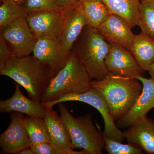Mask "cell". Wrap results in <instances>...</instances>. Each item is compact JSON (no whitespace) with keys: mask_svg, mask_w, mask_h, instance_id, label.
Returning <instances> with one entry per match:
<instances>
[{"mask_svg":"<svg viewBox=\"0 0 154 154\" xmlns=\"http://www.w3.org/2000/svg\"><path fill=\"white\" fill-rule=\"evenodd\" d=\"M60 116L68 131L74 149L85 150L89 154H102L105 143L102 132L95 126L91 114L75 117L63 102L57 105Z\"/></svg>","mask_w":154,"mask_h":154,"instance_id":"obj_5","label":"cell"},{"mask_svg":"<svg viewBox=\"0 0 154 154\" xmlns=\"http://www.w3.org/2000/svg\"><path fill=\"white\" fill-rule=\"evenodd\" d=\"M92 86L105 98L115 121L133 106L143 90L137 79L112 74L102 80H93Z\"/></svg>","mask_w":154,"mask_h":154,"instance_id":"obj_1","label":"cell"},{"mask_svg":"<svg viewBox=\"0 0 154 154\" xmlns=\"http://www.w3.org/2000/svg\"><path fill=\"white\" fill-rule=\"evenodd\" d=\"M24 123L31 144L51 143L44 118H34L25 116Z\"/></svg>","mask_w":154,"mask_h":154,"instance_id":"obj_21","label":"cell"},{"mask_svg":"<svg viewBox=\"0 0 154 154\" xmlns=\"http://www.w3.org/2000/svg\"><path fill=\"white\" fill-rule=\"evenodd\" d=\"M110 51L105 59L109 74L128 78L143 76L146 71L142 68L129 50L117 43H110Z\"/></svg>","mask_w":154,"mask_h":154,"instance_id":"obj_9","label":"cell"},{"mask_svg":"<svg viewBox=\"0 0 154 154\" xmlns=\"http://www.w3.org/2000/svg\"><path fill=\"white\" fill-rule=\"evenodd\" d=\"M28 15L45 11L62 12L55 0H26L22 5Z\"/></svg>","mask_w":154,"mask_h":154,"instance_id":"obj_25","label":"cell"},{"mask_svg":"<svg viewBox=\"0 0 154 154\" xmlns=\"http://www.w3.org/2000/svg\"><path fill=\"white\" fill-rule=\"evenodd\" d=\"M80 0H55L56 4L61 11L68 9L76 5Z\"/></svg>","mask_w":154,"mask_h":154,"instance_id":"obj_28","label":"cell"},{"mask_svg":"<svg viewBox=\"0 0 154 154\" xmlns=\"http://www.w3.org/2000/svg\"><path fill=\"white\" fill-rule=\"evenodd\" d=\"M44 119L47 125L51 143L57 154H65L72 147L68 131L60 115L52 108L45 109Z\"/></svg>","mask_w":154,"mask_h":154,"instance_id":"obj_17","label":"cell"},{"mask_svg":"<svg viewBox=\"0 0 154 154\" xmlns=\"http://www.w3.org/2000/svg\"><path fill=\"white\" fill-rule=\"evenodd\" d=\"M96 29L109 43L121 45L129 50L134 34L129 24L121 17L110 14Z\"/></svg>","mask_w":154,"mask_h":154,"instance_id":"obj_14","label":"cell"},{"mask_svg":"<svg viewBox=\"0 0 154 154\" xmlns=\"http://www.w3.org/2000/svg\"><path fill=\"white\" fill-rule=\"evenodd\" d=\"M33 154H57L51 143H42L32 145L30 147Z\"/></svg>","mask_w":154,"mask_h":154,"instance_id":"obj_27","label":"cell"},{"mask_svg":"<svg viewBox=\"0 0 154 154\" xmlns=\"http://www.w3.org/2000/svg\"><path fill=\"white\" fill-rule=\"evenodd\" d=\"M16 2L18 3L20 5L22 6L25 2L26 0H14Z\"/></svg>","mask_w":154,"mask_h":154,"instance_id":"obj_31","label":"cell"},{"mask_svg":"<svg viewBox=\"0 0 154 154\" xmlns=\"http://www.w3.org/2000/svg\"><path fill=\"white\" fill-rule=\"evenodd\" d=\"M85 14L87 25L97 28L110 14L102 0H80L78 2Z\"/></svg>","mask_w":154,"mask_h":154,"instance_id":"obj_20","label":"cell"},{"mask_svg":"<svg viewBox=\"0 0 154 154\" xmlns=\"http://www.w3.org/2000/svg\"><path fill=\"white\" fill-rule=\"evenodd\" d=\"M19 154H33V152H32V150L30 149V147L27 148L23 149L22 151H21Z\"/></svg>","mask_w":154,"mask_h":154,"instance_id":"obj_29","label":"cell"},{"mask_svg":"<svg viewBox=\"0 0 154 154\" xmlns=\"http://www.w3.org/2000/svg\"><path fill=\"white\" fill-rule=\"evenodd\" d=\"M26 19L29 28L37 39L57 37L61 30L62 12H37L28 15Z\"/></svg>","mask_w":154,"mask_h":154,"instance_id":"obj_13","label":"cell"},{"mask_svg":"<svg viewBox=\"0 0 154 154\" xmlns=\"http://www.w3.org/2000/svg\"><path fill=\"white\" fill-rule=\"evenodd\" d=\"M25 116L24 114L19 112L11 113V123L0 135V146L5 153L18 154L32 145L25 129Z\"/></svg>","mask_w":154,"mask_h":154,"instance_id":"obj_10","label":"cell"},{"mask_svg":"<svg viewBox=\"0 0 154 154\" xmlns=\"http://www.w3.org/2000/svg\"><path fill=\"white\" fill-rule=\"evenodd\" d=\"M102 134L105 140V149L109 154H143L141 149L132 144L122 143L121 142L107 137L103 132Z\"/></svg>","mask_w":154,"mask_h":154,"instance_id":"obj_24","label":"cell"},{"mask_svg":"<svg viewBox=\"0 0 154 154\" xmlns=\"http://www.w3.org/2000/svg\"><path fill=\"white\" fill-rule=\"evenodd\" d=\"M61 30L57 37L65 54L69 57L74 45L87 25L85 16L78 3L62 11Z\"/></svg>","mask_w":154,"mask_h":154,"instance_id":"obj_8","label":"cell"},{"mask_svg":"<svg viewBox=\"0 0 154 154\" xmlns=\"http://www.w3.org/2000/svg\"><path fill=\"white\" fill-rule=\"evenodd\" d=\"M0 75L14 80L25 89L28 98L38 101L52 78L49 70L30 55L12 57L0 69Z\"/></svg>","mask_w":154,"mask_h":154,"instance_id":"obj_2","label":"cell"},{"mask_svg":"<svg viewBox=\"0 0 154 154\" xmlns=\"http://www.w3.org/2000/svg\"><path fill=\"white\" fill-rule=\"evenodd\" d=\"M124 131L128 143L149 154H154V120L146 116L140 119Z\"/></svg>","mask_w":154,"mask_h":154,"instance_id":"obj_16","label":"cell"},{"mask_svg":"<svg viewBox=\"0 0 154 154\" xmlns=\"http://www.w3.org/2000/svg\"><path fill=\"white\" fill-rule=\"evenodd\" d=\"M140 1H142V0H140Z\"/></svg>","mask_w":154,"mask_h":154,"instance_id":"obj_32","label":"cell"},{"mask_svg":"<svg viewBox=\"0 0 154 154\" xmlns=\"http://www.w3.org/2000/svg\"><path fill=\"white\" fill-rule=\"evenodd\" d=\"M20 85L15 83V92L11 98L0 101V112L22 113L30 117L44 118L45 108L41 102L27 98L20 90Z\"/></svg>","mask_w":154,"mask_h":154,"instance_id":"obj_15","label":"cell"},{"mask_svg":"<svg viewBox=\"0 0 154 154\" xmlns=\"http://www.w3.org/2000/svg\"><path fill=\"white\" fill-rule=\"evenodd\" d=\"M137 25L154 41V0L140 1Z\"/></svg>","mask_w":154,"mask_h":154,"instance_id":"obj_23","label":"cell"},{"mask_svg":"<svg viewBox=\"0 0 154 154\" xmlns=\"http://www.w3.org/2000/svg\"><path fill=\"white\" fill-rule=\"evenodd\" d=\"M33 54V56L49 70L52 78L65 65L69 58L62 49L57 37L37 39Z\"/></svg>","mask_w":154,"mask_h":154,"instance_id":"obj_11","label":"cell"},{"mask_svg":"<svg viewBox=\"0 0 154 154\" xmlns=\"http://www.w3.org/2000/svg\"><path fill=\"white\" fill-rule=\"evenodd\" d=\"M92 81L76 53L72 51L65 65L51 79L40 101L48 103L66 95L85 93L92 88Z\"/></svg>","mask_w":154,"mask_h":154,"instance_id":"obj_3","label":"cell"},{"mask_svg":"<svg viewBox=\"0 0 154 154\" xmlns=\"http://www.w3.org/2000/svg\"><path fill=\"white\" fill-rule=\"evenodd\" d=\"M0 30V35L8 45L13 56L23 57L33 53L37 39L29 28L26 18L16 20Z\"/></svg>","mask_w":154,"mask_h":154,"instance_id":"obj_7","label":"cell"},{"mask_svg":"<svg viewBox=\"0 0 154 154\" xmlns=\"http://www.w3.org/2000/svg\"><path fill=\"white\" fill-rule=\"evenodd\" d=\"M143 85L141 94L133 106L121 118L116 121L119 128L128 127L154 107V79H146L143 76L137 77Z\"/></svg>","mask_w":154,"mask_h":154,"instance_id":"obj_12","label":"cell"},{"mask_svg":"<svg viewBox=\"0 0 154 154\" xmlns=\"http://www.w3.org/2000/svg\"><path fill=\"white\" fill-rule=\"evenodd\" d=\"M78 101L85 103L98 110L104 121L105 128L103 133L107 137L122 142L125 139L124 132L116 125L110 113L109 106L103 96L95 88L81 94H71L61 97L58 100L48 103H42L45 109L52 108L60 102Z\"/></svg>","mask_w":154,"mask_h":154,"instance_id":"obj_6","label":"cell"},{"mask_svg":"<svg viewBox=\"0 0 154 154\" xmlns=\"http://www.w3.org/2000/svg\"><path fill=\"white\" fill-rule=\"evenodd\" d=\"M110 44L97 29L88 25L83 30L74 45L76 53L92 79L100 80L109 75L105 59Z\"/></svg>","mask_w":154,"mask_h":154,"instance_id":"obj_4","label":"cell"},{"mask_svg":"<svg viewBox=\"0 0 154 154\" xmlns=\"http://www.w3.org/2000/svg\"><path fill=\"white\" fill-rule=\"evenodd\" d=\"M148 71L151 78L154 79V63L152 65L151 67Z\"/></svg>","mask_w":154,"mask_h":154,"instance_id":"obj_30","label":"cell"},{"mask_svg":"<svg viewBox=\"0 0 154 154\" xmlns=\"http://www.w3.org/2000/svg\"><path fill=\"white\" fill-rule=\"evenodd\" d=\"M0 30L18 19L27 18L28 15L22 6L14 0H1Z\"/></svg>","mask_w":154,"mask_h":154,"instance_id":"obj_22","label":"cell"},{"mask_svg":"<svg viewBox=\"0 0 154 154\" xmlns=\"http://www.w3.org/2000/svg\"><path fill=\"white\" fill-rule=\"evenodd\" d=\"M12 57L11 48L5 40L0 35V69L5 66Z\"/></svg>","mask_w":154,"mask_h":154,"instance_id":"obj_26","label":"cell"},{"mask_svg":"<svg viewBox=\"0 0 154 154\" xmlns=\"http://www.w3.org/2000/svg\"><path fill=\"white\" fill-rule=\"evenodd\" d=\"M129 51L140 66L148 71L154 63V40L142 32L134 34Z\"/></svg>","mask_w":154,"mask_h":154,"instance_id":"obj_18","label":"cell"},{"mask_svg":"<svg viewBox=\"0 0 154 154\" xmlns=\"http://www.w3.org/2000/svg\"><path fill=\"white\" fill-rule=\"evenodd\" d=\"M110 14L124 19L131 28L137 25L140 8V0H102Z\"/></svg>","mask_w":154,"mask_h":154,"instance_id":"obj_19","label":"cell"}]
</instances>
